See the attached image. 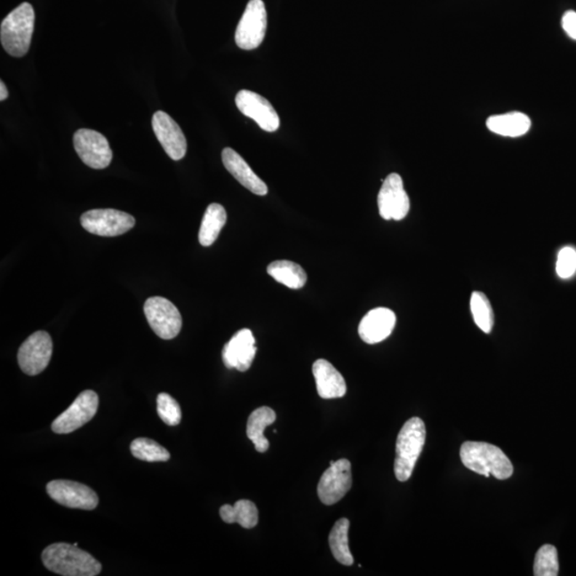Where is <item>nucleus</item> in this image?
Returning a JSON list of instances; mask_svg holds the SVG:
<instances>
[{"label": "nucleus", "instance_id": "nucleus-1", "mask_svg": "<svg viewBox=\"0 0 576 576\" xmlns=\"http://www.w3.org/2000/svg\"><path fill=\"white\" fill-rule=\"evenodd\" d=\"M42 562L53 573L63 576H95L101 564L92 555L68 543H53L42 553Z\"/></svg>", "mask_w": 576, "mask_h": 576}, {"label": "nucleus", "instance_id": "nucleus-2", "mask_svg": "<svg viewBox=\"0 0 576 576\" xmlns=\"http://www.w3.org/2000/svg\"><path fill=\"white\" fill-rule=\"evenodd\" d=\"M464 467L485 477L508 479L514 474L510 459L500 447L485 442H466L460 450Z\"/></svg>", "mask_w": 576, "mask_h": 576}, {"label": "nucleus", "instance_id": "nucleus-3", "mask_svg": "<svg viewBox=\"0 0 576 576\" xmlns=\"http://www.w3.org/2000/svg\"><path fill=\"white\" fill-rule=\"evenodd\" d=\"M35 20V10L28 3L20 4L4 18L0 27V41L9 55L23 57L28 52Z\"/></svg>", "mask_w": 576, "mask_h": 576}, {"label": "nucleus", "instance_id": "nucleus-4", "mask_svg": "<svg viewBox=\"0 0 576 576\" xmlns=\"http://www.w3.org/2000/svg\"><path fill=\"white\" fill-rule=\"evenodd\" d=\"M425 440L426 427L420 418L410 419L399 431L394 464L395 476L399 482H407L412 475Z\"/></svg>", "mask_w": 576, "mask_h": 576}, {"label": "nucleus", "instance_id": "nucleus-5", "mask_svg": "<svg viewBox=\"0 0 576 576\" xmlns=\"http://www.w3.org/2000/svg\"><path fill=\"white\" fill-rule=\"evenodd\" d=\"M267 11L263 0H250L235 32V41L239 48L252 51L265 39Z\"/></svg>", "mask_w": 576, "mask_h": 576}, {"label": "nucleus", "instance_id": "nucleus-6", "mask_svg": "<svg viewBox=\"0 0 576 576\" xmlns=\"http://www.w3.org/2000/svg\"><path fill=\"white\" fill-rule=\"evenodd\" d=\"M144 314L154 332L163 340H172L181 330L180 313L168 299L163 297L148 298L144 303Z\"/></svg>", "mask_w": 576, "mask_h": 576}, {"label": "nucleus", "instance_id": "nucleus-7", "mask_svg": "<svg viewBox=\"0 0 576 576\" xmlns=\"http://www.w3.org/2000/svg\"><path fill=\"white\" fill-rule=\"evenodd\" d=\"M80 223L91 234L115 237L131 231L136 220L130 213L107 208L85 212L80 218Z\"/></svg>", "mask_w": 576, "mask_h": 576}, {"label": "nucleus", "instance_id": "nucleus-8", "mask_svg": "<svg viewBox=\"0 0 576 576\" xmlns=\"http://www.w3.org/2000/svg\"><path fill=\"white\" fill-rule=\"evenodd\" d=\"M99 396L94 391L80 393L73 404L52 421V429L57 435H68L89 423L98 412Z\"/></svg>", "mask_w": 576, "mask_h": 576}, {"label": "nucleus", "instance_id": "nucleus-9", "mask_svg": "<svg viewBox=\"0 0 576 576\" xmlns=\"http://www.w3.org/2000/svg\"><path fill=\"white\" fill-rule=\"evenodd\" d=\"M52 355L51 335L45 331H36L20 346L18 355L20 370L28 376L39 375L50 364Z\"/></svg>", "mask_w": 576, "mask_h": 576}, {"label": "nucleus", "instance_id": "nucleus-10", "mask_svg": "<svg viewBox=\"0 0 576 576\" xmlns=\"http://www.w3.org/2000/svg\"><path fill=\"white\" fill-rule=\"evenodd\" d=\"M46 491L56 503L68 508L93 510L99 505V496L92 489L72 480H52Z\"/></svg>", "mask_w": 576, "mask_h": 576}, {"label": "nucleus", "instance_id": "nucleus-11", "mask_svg": "<svg viewBox=\"0 0 576 576\" xmlns=\"http://www.w3.org/2000/svg\"><path fill=\"white\" fill-rule=\"evenodd\" d=\"M75 151L80 159L92 169H105L112 160L108 140L100 132L92 130H78L74 138Z\"/></svg>", "mask_w": 576, "mask_h": 576}, {"label": "nucleus", "instance_id": "nucleus-12", "mask_svg": "<svg viewBox=\"0 0 576 576\" xmlns=\"http://www.w3.org/2000/svg\"><path fill=\"white\" fill-rule=\"evenodd\" d=\"M379 213L386 220H403L410 211V199L402 176L392 173L384 180L378 195Z\"/></svg>", "mask_w": 576, "mask_h": 576}, {"label": "nucleus", "instance_id": "nucleus-13", "mask_svg": "<svg viewBox=\"0 0 576 576\" xmlns=\"http://www.w3.org/2000/svg\"><path fill=\"white\" fill-rule=\"evenodd\" d=\"M352 485L351 463L347 459L331 461L330 468L320 477L317 493L324 505H333L344 498Z\"/></svg>", "mask_w": 576, "mask_h": 576}, {"label": "nucleus", "instance_id": "nucleus-14", "mask_svg": "<svg viewBox=\"0 0 576 576\" xmlns=\"http://www.w3.org/2000/svg\"><path fill=\"white\" fill-rule=\"evenodd\" d=\"M235 101L239 111L258 123L261 130L268 132L279 130V115L263 96L252 91L242 90L237 93Z\"/></svg>", "mask_w": 576, "mask_h": 576}, {"label": "nucleus", "instance_id": "nucleus-15", "mask_svg": "<svg viewBox=\"0 0 576 576\" xmlns=\"http://www.w3.org/2000/svg\"><path fill=\"white\" fill-rule=\"evenodd\" d=\"M152 127L155 136L171 159L180 160L185 157L186 138L172 117L164 111H156L152 117Z\"/></svg>", "mask_w": 576, "mask_h": 576}, {"label": "nucleus", "instance_id": "nucleus-16", "mask_svg": "<svg viewBox=\"0 0 576 576\" xmlns=\"http://www.w3.org/2000/svg\"><path fill=\"white\" fill-rule=\"evenodd\" d=\"M256 355L255 339L249 329L238 331L224 346L222 359L228 368L239 372L248 371Z\"/></svg>", "mask_w": 576, "mask_h": 576}, {"label": "nucleus", "instance_id": "nucleus-17", "mask_svg": "<svg viewBox=\"0 0 576 576\" xmlns=\"http://www.w3.org/2000/svg\"><path fill=\"white\" fill-rule=\"evenodd\" d=\"M396 316L392 309L377 308L368 312L361 320L359 335L367 344H377L392 334Z\"/></svg>", "mask_w": 576, "mask_h": 576}, {"label": "nucleus", "instance_id": "nucleus-18", "mask_svg": "<svg viewBox=\"0 0 576 576\" xmlns=\"http://www.w3.org/2000/svg\"><path fill=\"white\" fill-rule=\"evenodd\" d=\"M222 162L224 167L245 188L253 192L254 195L266 196L268 187L253 172L245 160L240 156L233 148H224L222 151Z\"/></svg>", "mask_w": 576, "mask_h": 576}, {"label": "nucleus", "instance_id": "nucleus-19", "mask_svg": "<svg viewBox=\"0 0 576 576\" xmlns=\"http://www.w3.org/2000/svg\"><path fill=\"white\" fill-rule=\"evenodd\" d=\"M312 371L320 397L333 399L345 396L347 392L345 379L330 362L319 359L314 363Z\"/></svg>", "mask_w": 576, "mask_h": 576}, {"label": "nucleus", "instance_id": "nucleus-20", "mask_svg": "<svg viewBox=\"0 0 576 576\" xmlns=\"http://www.w3.org/2000/svg\"><path fill=\"white\" fill-rule=\"evenodd\" d=\"M532 122L530 117L522 112H508V114L490 116L487 127L496 135L516 138L530 131Z\"/></svg>", "mask_w": 576, "mask_h": 576}, {"label": "nucleus", "instance_id": "nucleus-21", "mask_svg": "<svg viewBox=\"0 0 576 576\" xmlns=\"http://www.w3.org/2000/svg\"><path fill=\"white\" fill-rule=\"evenodd\" d=\"M276 415L274 410L261 407L253 411L249 416L247 424V436L253 442L255 450L265 452L269 448V441L264 436L266 427L274 424Z\"/></svg>", "mask_w": 576, "mask_h": 576}, {"label": "nucleus", "instance_id": "nucleus-22", "mask_svg": "<svg viewBox=\"0 0 576 576\" xmlns=\"http://www.w3.org/2000/svg\"><path fill=\"white\" fill-rule=\"evenodd\" d=\"M227 212L218 203H212L206 208L201 223L199 242L203 247H210L216 242L219 234L227 223Z\"/></svg>", "mask_w": 576, "mask_h": 576}, {"label": "nucleus", "instance_id": "nucleus-23", "mask_svg": "<svg viewBox=\"0 0 576 576\" xmlns=\"http://www.w3.org/2000/svg\"><path fill=\"white\" fill-rule=\"evenodd\" d=\"M268 275L281 284L299 290L306 285L307 274L300 265L292 263L290 260H276L267 268Z\"/></svg>", "mask_w": 576, "mask_h": 576}, {"label": "nucleus", "instance_id": "nucleus-24", "mask_svg": "<svg viewBox=\"0 0 576 576\" xmlns=\"http://www.w3.org/2000/svg\"><path fill=\"white\" fill-rule=\"evenodd\" d=\"M220 516L228 524L238 523L244 528H253L259 523V510L255 504L248 500H240L234 506L223 505Z\"/></svg>", "mask_w": 576, "mask_h": 576}, {"label": "nucleus", "instance_id": "nucleus-25", "mask_svg": "<svg viewBox=\"0 0 576 576\" xmlns=\"http://www.w3.org/2000/svg\"><path fill=\"white\" fill-rule=\"evenodd\" d=\"M349 525V520L340 519L335 523L329 535L331 552L334 558L344 565L354 564L348 543Z\"/></svg>", "mask_w": 576, "mask_h": 576}, {"label": "nucleus", "instance_id": "nucleus-26", "mask_svg": "<svg viewBox=\"0 0 576 576\" xmlns=\"http://www.w3.org/2000/svg\"><path fill=\"white\" fill-rule=\"evenodd\" d=\"M132 456L141 461L165 462L170 459V452L164 447L147 437H138L131 444Z\"/></svg>", "mask_w": 576, "mask_h": 576}, {"label": "nucleus", "instance_id": "nucleus-27", "mask_svg": "<svg viewBox=\"0 0 576 576\" xmlns=\"http://www.w3.org/2000/svg\"><path fill=\"white\" fill-rule=\"evenodd\" d=\"M471 311L475 324L484 333H490L494 325V313L487 296L474 292L471 297Z\"/></svg>", "mask_w": 576, "mask_h": 576}, {"label": "nucleus", "instance_id": "nucleus-28", "mask_svg": "<svg viewBox=\"0 0 576 576\" xmlns=\"http://www.w3.org/2000/svg\"><path fill=\"white\" fill-rule=\"evenodd\" d=\"M559 572L558 554L551 544L539 548L536 554L533 574L536 576H557Z\"/></svg>", "mask_w": 576, "mask_h": 576}, {"label": "nucleus", "instance_id": "nucleus-29", "mask_svg": "<svg viewBox=\"0 0 576 576\" xmlns=\"http://www.w3.org/2000/svg\"><path fill=\"white\" fill-rule=\"evenodd\" d=\"M157 413L164 424L178 426L181 420V410L176 400L167 393L157 396Z\"/></svg>", "mask_w": 576, "mask_h": 576}, {"label": "nucleus", "instance_id": "nucleus-30", "mask_svg": "<svg viewBox=\"0 0 576 576\" xmlns=\"http://www.w3.org/2000/svg\"><path fill=\"white\" fill-rule=\"evenodd\" d=\"M556 271L562 279H569L576 271V251L571 247L560 250L556 264Z\"/></svg>", "mask_w": 576, "mask_h": 576}, {"label": "nucleus", "instance_id": "nucleus-31", "mask_svg": "<svg viewBox=\"0 0 576 576\" xmlns=\"http://www.w3.org/2000/svg\"><path fill=\"white\" fill-rule=\"evenodd\" d=\"M563 28L571 39L576 40V12L567 11L562 20Z\"/></svg>", "mask_w": 576, "mask_h": 576}, {"label": "nucleus", "instance_id": "nucleus-32", "mask_svg": "<svg viewBox=\"0 0 576 576\" xmlns=\"http://www.w3.org/2000/svg\"><path fill=\"white\" fill-rule=\"evenodd\" d=\"M8 89L5 87V84L4 82L0 83V100L4 101V100L8 99Z\"/></svg>", "mask_w": 576, "mask_h": 576}]
</instances>
